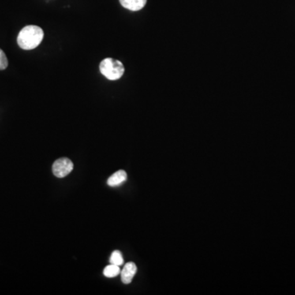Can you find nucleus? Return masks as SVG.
Instances as JSON below:
<instances>
[{
	"label": "nucleus",
	"mask_w": 295,
	"mask_h": 295,
	"mask_svg": "<svg viewBox=\"0 0 295 295\" xmlns=\"http://www.w3.org/2000/svg\"><path fill=\"white\" fill-rule=\"evenodd\" d=\"M73 162L67 158L56 160L53 165V172L58 178H64L73 170Z\"/></svg>",
	"instance_id": "7ed1b4c3"
},
{
	"label": "nucleus",
	"mask_w": 295,
	"mask_h": 295,
	"mask_svg": "<svg viewBox=\"0 0 295 295\" xmlns=\"http://www.w3.org/2000/svg\"><path fill=\"white\" fill-rule=\"evenodd\" d=\"M8 65V58L6 54L4 53L2 49H0V70L6 69Z\"/></svg>",
	"instance_id": "1a4fd4ad"
},
{
	"label": "nucleus",
	"mask_w": 295,
	"mask_h": 295,
	"mask_svg": "<svg viewBox=\"0 0 295 295\" xmlns=\"http://www.w3.org/2000/svg\"><path fill=\"white\" fill-rule=\"evenodd\" d=\"M44 39V31L37 26H27L22 29L17 36V44L25 50H31L40 45Z\"/></svg>",
	"instance_id": "f257e3e1"
},
{
	"label": "nucleus",
	"mask_w": 295,
	"mask_h": 295,
	"mask_svg": "<svg viewBox=\"0 0 295 295\" xmlns=\"http://www.w3.org/2000/svg\"><path fill=\"white\" fill-rule=\"evenodd\" d=\"M101 73L110 80H119L125 72V68L121 61L108 57L101 61L99 65Z\"/></svg>",
	"instance_id": "f03ea898"
},
{
	"label": "nucleus",
	"mask_w": 295,
	"mask_h": 295,
	"mask_svg": "<svg viewBox=\"0 0 295 295\" xmlns=\"http://www.w3.org/2000/svg\"><path fill=\"white\" fill-rule=\"evenodd\" d=\"M124 262L122 254L118 250H115L110 257V264L117 265V266H121Z\"/></svg>",
	"instance_id": "6e6552de"
},
{
	"label": "nucleus",
	"mask_w": 295,
	"mask_h": 295,
	"mask_svg": "<svg viewBox=\"0 0 295 295\" xmlns=\"http://www.w3.org/2000/svg\"><path fill=\"white\" fill-rule=\"evenodd\" d=\"M120 273H121L120 266H117V265H109L103 270V275L108 278H113V277H117Z\"/></svg>",
	"instance_id": "0eeeda50"
},
{
	"label": "nucleus",
	"mask_w": 295,
	"mask_h": 295,
	"mask_svg": "<svg viewBox=\"0 0 295 295\" xmlns=\"http://www.w3.org/2000/svg\"><path fill=\"white\" fill-rule=\"evenodd\" d=\"M127 179V172L124 170L117 171L113 176H111L108 180V184L109 186H118L120 184L125 182Z\"/></svg>",
	"instance_id": "423d86ee"
},
{
	"label": "nucleus",
	"mask_w": 295,
	"mask_h": 295,
	"mask_svg": "<svg viewBox=\"0 0 295 295\" xmlns=\"http://www.w3.org/2000/svg\"><path fill=\"white\" fill-rule=\"evenodd\" d=\"M137 272V266L134 262H127L121 270V281L125 285L131 283L135 275Z\"/></svg>",
	"instance_id": "20e7f679"
},
{
	"label": "nucleus",
	"mask_w": 295,
	"mask_h": 295,
	"mask_svg": "<svg viewBox=\"0 0 295 295\" xmlns=\"http://www.w3.org/2000/svg\"><path fill=\"white\" fill-rule=\"evenodd\" d=\"M121 6L131 11L141 10L145 6L147 0H119Z\"/></svg>",
	"instance_id": "39448f33"
}]
</instances>
